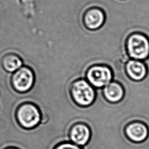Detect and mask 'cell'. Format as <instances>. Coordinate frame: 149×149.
I'll return each mask as SVG.
<instances>
[{
  "mask_svg": "<svg viewBox=\"0 0 149 149\" xmlns=\"http://www.w3.org/2000/svg\"><path fill=\"white\" fill-rule=\"evenodd\" d=\"M105 13L100 8L93 6L88 8L83 15V23L85 27L90 30L101 28L105 21Z\"/></svg>",
  "mask_w": 149,
  "mask_h": 149,
  "instance_id": "8",
  "label": "cell"
},
{
  "mask_svg": "<svg viewBox=\"0 0 149 149\" xmlns=\"http://www.w3.org/2000/svg\"><path fill=\"white\" fill-rule=\"evenodd\" d=\"M35 82V74L31 68L23 65L12 73L11 83L13 88L20 93L30 91Z\"/></svg>",
  "mask_w": 149,
  "mask_h": 149,
  "instance_id": "5",
  "label": "cell"
},
{
  "mask_svg": "<svg viewBox=\"0 0 149 149\" xmlns=\"http://www.w3.org/2000/svg\"><path fill=\"white\" fill-rule=\"evenodd\" d=\"M125 49L130 59L144 61L149 57V37L141 32L131 33L126 38Z\"/></svg>",
  "mask_w": 149,
  "mask_h": 149,
  "instance_id": "2",
  "label": "cell"
},
{
  "mask_svg": "<svg viewBox=\"0 0 149 149\" xmlns=\"http://www.w3.org/2000/svg\"><path fill=\"white\" fill-rule=\"evenodd\" d=\"M113 73L111 68L104 64H95L88 68L85 79L95 89L102 88L113 80Z\"/></svg>",
  "mask_w": 149,
  "mask_h": 149,
  "instance_id": "4",
  "label": "cell"
},
{
  "mask_svg": "<svg viewBox=\"0 0 149 149\" xmlns=\"http://www.w3.org/2000/svg\"><path fill=\"white\" fill-rule=\"evenodd\" d=\"M1 63L6 72L13 73L24 65V61L20 55L9 52L1 56Z\"/></svg>",
  "mask_w": 149,
  "mask_h": 149,
  "instance_id": "11",
  "label": "cell"
},
{
  "mask_svg": "<svg viewBox=\"0 0 149 149\" xmlns=\"http://www.w3.org/2000/svg\"><path fill=\"white\" fill-rule=\"evenodd\" d=\"M69 91L73 104L81 108L91 106L97 97L95 88L83 78L72 80L69 85Z\"/></svg>",
  "mask_w": 149,
  "mask_h": 149,
  "instance_id": "1",
  "label": "cell"
},
{
  "mask_svg": "<svg viewBox=\"0 0 149 149\" xmlns=\"http://www.w3.org/2000/svg\"><path fill=\"white\" fill-rule=\"evenodd\" d=\"M54 149H83L82 147L77 146L70 141H62L57 144Z\"/></svg>",
  "mask_w": 149,
  "mask_h": 149,
  "instance_id": "12",
  "label": "cell"
},
{
  "mask_svg": "<svg viewBox=\"0 0 149 149\" xmlns=\"http://www.w3.org/2000/svg\"><path fill=\"white\" fill-rule=\"evenodd\" d=\"M68 137L69 141L83 147L86 146L91 139V129L90 126L84 122H74L72 124L69 129Z\"/></svg>",
  "mask_w": 149,
  "mask_h": 149,
  "instance_id": "6",
  "label": "cell"
},
{
  "mask_svg": "<svg viewBox=\"0 0 149 149\" xmlns=\"http://www.w3.org/2000/svg\"><path fill=\"white\" fill-rule=\"evenodd\" d=\"M5 149H18V148H15V147H8V148H5Z\"/></svg>",
  "mask_w": 149,
  "mask_h": 149,
  "instance_id": "13",
  "label": "cell"
},
{
  "mask_svg": "<svg viewBox=\"0 0 149 149\" xmlns=\"http://www.w3.org/2000/svg\"><path fill=\"white\" fill-rule=\"evenodd\" d=\"M102 94L109 103L118 104L124 98L125 89L119 81L112 80L102 88Z\"/></svg>",
  "mask_w": 149,
  "mask_h": 149,
  "instance_id": "10",
  "label": "cell"
},
{
  "mask_svg": "<svg viewBox=\"0 0 149 149\" xmlns=\"http://www.w3.org/2000/svg\"><path fill=\"white\" fill-rule=\"evenodd\" d=\"M125 72L130 80L140 81L146 78L148 68L144 61L129 59L125 63Z\"/></svg>",
  "mask_w": 149,
  "mask_h": 149,
  "instance_id": "9",
  "label": "cell"
},
{
  "mask_svg": "<svg viewBox=\"0 0 149 149\" xmlns=\"http://www.w3.org/2000/svg\"><path fill=\"white\" fill-rule=\"evenodd\" d=\"M16 117L19 124L23 128L31 129L41 123L42 113L39 107L31 102H24L18 107Z\"/></svg>",
  "mask_w": 149,
  "mask_h": 149,
  "instance_id": "3",
  "label": "cell"
},
{
  "mask_svg": "<svg viewBox=\"0 0 149 149\" xmlns=\"http://www.w3.org/2000/svg\"><path fill=\"white\" fill-rule=\"evenodd\" d=\"M124 134L126 138L133 143H142L148 138L149 129L146 123L140 120H134L125 126Z\"/></svg>",
  "mask_w": 149,
  "mask_h": 149,
  "instance_id": "7",
  "label": "cell"
}]
</instances>
